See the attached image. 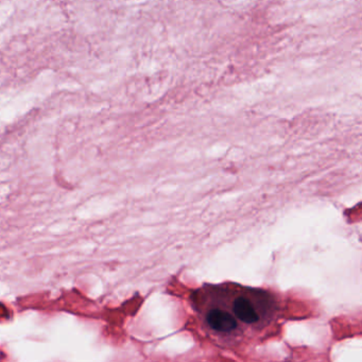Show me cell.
Segmentation results:
<instances>
[{
  "mask_svg": "<svg viewBox=\"0 0 362 362\" xmlns=\"http://www.w3.org/2000/svg\"><path fill=\"white\" fill-rule=\"evenodd\" d=\"M203 329L223 345H239L262 336L279 313L276 298L236 284L206 285L194 294Z\"/></svg>",
  "mask_w": 362,
  "mask_h": 362,
  "instance_id": "1",
  "label": "cell"
}]
</instances>
